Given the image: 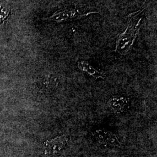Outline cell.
Returning <instances> with one entry per match:
<instances>
[{
    "label": "cell",
    "mask_w": 157,
    "mask_h": 157,
    "mask_svg": "<svg viewBox=\"0 0 157 157\" xmlns=\"http://www.w3.org/2000/svg\"><path fill=\"white\" fill-rule=\"evenodd\" d=\"M129 101V97L126 95H114L108 101V106L115 113L121 114L127 111Z\"/></svg>",
    "instance_id": "obj_5"
},
{
    "label": "cell",
    "mask_w": 157,
    "mask_h": 157,
    "mask_svg": "<svg viewBox=\"0 0 157 157\" xmlns=\"http://www.w3.org/2000/svg\"><path fill=\"white\" fill-rule=\"evenodd\" d=\"M78 69L83 72V73L87 74L91 78L98 79L101 78L104 79L105 78V75L93 67L89 62L85 61H80L78 63Z\"/></svg>",
    "instance_id": "obj_6"
},
{
    "label": "cell",
    "mask_w": 157,
    "mask_h": 157,
    "mask_svg": "<svg viewBox=\"0 0 157 157\" xmlns=\"http://www.w3.org/2000/svg\"><path fill=\"white\" fill-rule=\"evenodd\" d=\"M11 6L6 1L0 3V26L4 25L8 19L11 13Z\"/></svg>",
    "instance_id": "obj_8"
},
{
    "label": "cell",
    "mask_w": 157,
    "mask_h": 157,
    "mask_svg": "<svg viewBox=\"0 0 157 157\" xmlns=\"http://www.w3.org/2000/svg\"><path fill=\"white\" fill-rule=\"evenodd\" d=\"M144 10H140L128 15L126 30L121 34L116 41L115 51L121 56L128 54L134 44L137 36L140 29L141 21Z\"/></svg>",
    "instance_id": "obj_1"
},
{
    "label": "cell",
    "mask_w": 157,
    "mask_h": 157,
    "mask_svg": "<svg viewBox=\"0 0 157 157\" xmlns=\"http://www.w3.org/2000/svg\"><path fill=\"white\" fill-rule=\"evenodd\" d=\"M58 86V81L53 77H47L36 86L37 90L41 93H48L56 89Z\"/></svg>",
    "instance_id": "obj_7"
},
{
    "label": "cell",
    "mask_w": 157,
    "mask_h": 157,
    "mask_svg": "<svg viewBox=\"0 0 157 157\" xmlns=\"http://www.w3.org/2000/svg\"><path fill=\"white\" fill-rule=\"evenodd\" d=\"M68 138L63 135L44 143V150L40 157H57L65 148Z\"/></svg>",
    "instance_id": "obj_3"
},
{
    "label": "cell",
    "mask_w": 157,
    "mask_h": 157,
    "mask_svg": "<svg viewBox=\"0 0 157 157\" xmlns=\"http://www.w3.org/2000/svg\"><path fill=\"white\" fill-rule=\"evenodd\" d=\"M98 13L97 12H83L78 8L69 7L64 9H61L54 12L51 16L41 19L43 21H53L58 23L67 22L73 20H77L83 17H87L92 13Z\"/></svg>",
    "instance_id": "obj_2"
},
{
    "label": "cell",
    "mask_w": 157,
    "mask_h": 157,
    "mask_svg": "<svg viewBox=\"0 0 157 157\" xmlns=\"http://www.w3.org/2000/svg\"><path fill=\"white\" fill-rule=\"evenodd\" d=\"M91 134L96 140L104 146L122 148V144L117 136L111 132L105 129H95L92 131Z\"/></svg>",
    "instance_id": "obj_4"
}]
</instances>
